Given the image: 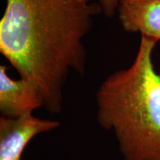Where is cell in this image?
Listing matches in <instances>:
<instances>
[{"mask_svg": "<svg viewBox=\"0 0 160 160\" xmlns=\"http://www.w3.org/2000/svg\"><path fill=\"white\" fill-rule=\"evenodd\" d=\"M120 2L121 0H97L102 13L108 18L114 17Z\"/></svg>", "mask_w": 160, "mask_h": 160, "instance_id": "cell-6", "label": "cell"}, {"mask_svg": "<svg viewBox=\"0 0 160 160\" xmlns=\"http://www.w3.org/2000/svg\"><path fill=\"white\" fill-rule=\"evenodd\" d=\"M157 42L141 37L131 65L108 76L96 93L98 123L113 132L125 160H160V75L152 60Z\"/></svg>", "mask_w": 160, "mask_h": 160, "instance_id": "cell-2", "label": "cell"}, {"mask_svg": "<svg viewBox=\"0 0 160 160\" xmlns=\"http://www.w3.org/2000/svg\"><path fill=\"white\" fill-rule=\"evenodd\" d=\"M101 13L93 0H6L0 52L37 88L51 113L62 111L70 73H85V39Z\"/></svg>", "mask_w": 160, "mask_h": 160, "instance_id": "cell-1", "label": "cell"}, {"mask_svg": "<svg viewBox=\"0 0 160 160\" xmlns=\"http://www.w3.org/2000/svg\"><path fill=\"white\" fill-rule=\"evenodd\" d=\"M60 126L58 121L37 117L33 113L0 118V160H22L29 142L40 133Z\"/></svg>", "mask_w": 160, "mask_h": 160, "instance_id": "cell-3", "label": "cell"}, {"mask_svg": "<svg viewBox=\"0 0 160 160\" xmlns=\"http://www.w3.org/2000/svg\"><path fill=\"white\" fill-rule=\"evenodd\" d=\"M8 68L0 65V112L3 117H19L44 108V100L37 88L22 78L11 79Z\"/></svg>", "mask_w": 160, "mask_h": 160, "instance_id": "cell-4", "label": "cell"}, {"mask_svg": "<svg viewBox=\"0 0 160 160\" xmlns=\"http://www.w3.org/2000/svg\"><path fill=\"white\" fill-rule=\"evenodd\" d=\"M117 13L125 31L160 40V0H121Z\"/></svg>", "mask_w": 160, "mask_h": 160, "instance_id": "cell-5", "label": "cell"}]
</instances>
